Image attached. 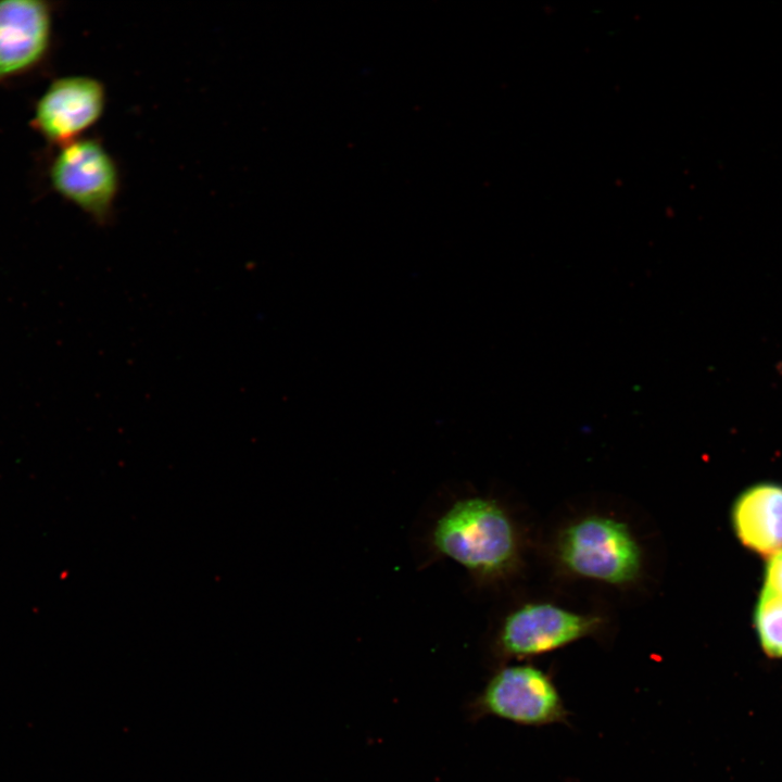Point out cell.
<instances>
[{"mask_svg":"<svg viewBox=\"0 0 782 782\" xmlns=\"http://www.w3.org/2000/svg\"><path fill=\"white\" fill-rule=\"evenodd\" d=\"M52 189L99 226L114 217L121 187L117 163L94 137H81L56 148L49 166Z\"/></svg>","mask_w":782,"mask_h":782,"instance_id":"3","label":"cell"},{"mask_svg":"<svg viewBox=\"0 0 782 782\" xmlns=\"http://www.w3.org/2000/svg\"><path fill=\"white\" fill-rule=\"evenodd\" d=\"M731 520L733 530L747 548L762 555L782 550V485L759 483L735 500Z\"/></svg>","mask_w":782,"mask_h":782,"instance_id":"8","label":"cell"},{"mask_svg":"<svg viewBox=\"0 0 782 782\" xmlns=\"http://www.w3.org/2000/svg\"><path fill=\"white\" fill-rule=\"evenodd\" d=\"M754 619L764 652L770 657L782 658V597L762 590Z\"/></svg>","mask_w":782,"mask_h":782,"instance_id":"9","label":"cell"},{"mask_svg":"<svg viewBox=\"0 0 782 782\" xmlns=\"http://www.w3.org/2000/svg\"><path fill=\"white\" fill-rule=\"evenodd\" d=\"M433 550L479 578L508 571L518 557L517 533L505 509L495 501L469 496L454 502L437 519Z\"/></svg>","mask_w":782,"mask_h":782,"instance_id":"1","label":"cell"},{"mask_svg":"<svg viewBox=\"0 0 782 782\" xmlns=\"http://www.w3.org/2000/svg\"><path fill=\"white\" fill-rule=\"evenodd\" d=\"M106 105L104 84L88 75L53 79L35 104L30 126L50 144L60 147L84 137Z\"/></svg>","mask_w":782,"mask_h":782,"instance_id":"6","label":"cell"},{"mask_svg":"<svg viewBox=\"0 0 782 782\" xmlns=\"http://www.w3.org/2000/svg\"><path fill=\"white\" fill-rule=\"evenodd\" d=\"M53 8L42 0H0V85L40 67L52 46Z\"/></svg>","mask_w":782,"mask_h":782,"instance_id":"7","label":"cell"},{"mask_svg":"<svg viewBox=\"0 0 782 782\" xmlns=\"http://www.w3.org/2000/svg\"><path fill=\"white\" fill-rule=\"evenodd\" d=\"M557 552L571 572L606 583L633 581L642 555L623 522L605 516H588L570 524L560 534Z\"/></svg>","mask_w":782,"mask_h":782,"instance_id":"4","label":"cell"},{"mask_svg":"<svg viewBox=\"0 0 782 782\" xmlns=\"http://www.w3.org/2000/svg\"><path fill=\"white\" fill-rule=\"evenodd\" d=\"M465 715L469 721L495 717L528 727L566 723L569 718L553 678L532 665L497 669L466 702Z\"/></svg>","mask_w":782,"mask_h":782,"instance_id":"2","label":"cell"},{"mask_svg":"<svg viewBox=\"0 0 782 782\" xmlns=\"http://www.w3.org/2000/svg\"><path fill=\"white\" fill-rule=\"evenodd\" d=\"M762 590L782 597V550L767 560Z\"/></svg>","mask_w":782,"mask_h":782,"instance_id":"10","label":"cell"},{"mask_svg":"<svg viewBox=\"0 0 782 782\" xmlns=\"http://www.w3.org/2000/svg\"><path fill=\"white\" fill-rule=\"evenodd\" d=\"M601 619L548 603L524 605L503 621L493 655L500 661L546 654L593 634Z\"/></svg>","mask_w":782,"mask_h":782,"instance_id":"5","label":"cell"}]
</instances>
